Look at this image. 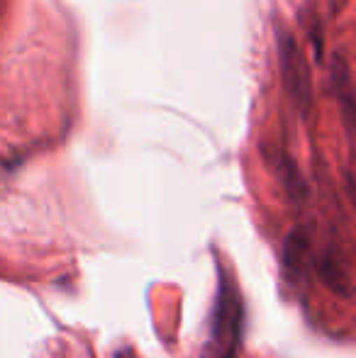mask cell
Masks as SVG:
<instances>
[{
  "label": "cell",
  "instance_id": "cell-1",
  "mask_svg": "<svg viewBox=\"0 0 356 358\" xmlns=\"http://www.w3.org/2000/svg\"><path fill=\"white\" fill-rule=\"evenodd\" d=\"M213 320H210L208 341L200 358H237L242 349L244 302L234 275L218 261V292H215Z\"/></svg>",
  "mask_w": 356,
  "mask_h": 358
},
{
  "label": "cell",
  "instance_id": "cell-2",
  "mask_svg": "<svg viewBox=\"0 0 356 358\" xmlns=\"http://www.w3.org/2000/svg\"><path fill=\"white\" fill-rule=\"evenodd\" d=\"M278 64L283 73V85L288 90L293 105L303 115L313 108V80H310V69L303 57V49L295 42V37L285 27H280L278 34Z\"/></svg>",
  "mask_w": 356,
  "mask_h": 358
},
{
  "label": "cell",
  "instance_id": "cell-3",
  "mask_svg": "<svg viewBox=\"0 0 356 358\" xmlns=\"http://www.w3.org/2000/svg\"><path fill=\"white\" fill-rule=\"evenodd\" d=\"M310 256V241L305 236L303 229H295L293 234L285 241V254H283V268L288 280H295L298 275H303L305 264H308Z\"/></svg>",
  "mask_w": 356,
  "mask_h": 358
},
{
  "label": "cell",
  "instance_id": "cell-4",
  "mask_svg": "<svg viewBox=\"0 0 356 358\" xmlns=\"http://www.w3.org/2000/svg\"><path fill=\"white\" fill-rule=\"evenodd\" d=\"M118 358H132V354H124V356H122V354H118Z\"/></svg>",
  "mask_w": 356,
  "mask_h": 358
}]
</instances>
